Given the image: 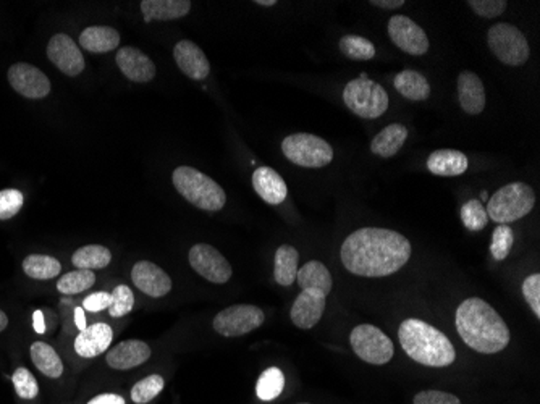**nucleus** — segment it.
<instances>
[{"instance_id":"48","label":"nucleus","mask_w":540,"mask_h":404,"mask_svg":"<svg viewBox=\"0 0 540 404\" xmlns=\"http://www.w3.org/2000/svg\"><path fill=\"white\" fill-rule=\"evenodd\" d=\"M75 322L76 325H78V329H86V322H84L83 309H76Z\"/></svg>"},{"instance_id":"51","label":"nucleus","mask_w":540,"mask_h":404,"mask_svg":"<svg viewBox=\"0 0 540 404\" xmlns=\"http://www.w3.org/2000/svg\"><path fill=\"white\" fill-rule=\"evenodd\" d=\"M480 197H482V201H488L487 191H482V195H480Z\"/></svg>"},{"instance_id":"16","label":"nucleus","mask_w":540,"mask_h":404,"mask_svg":"<svg viewBox=\"0 0 540 404\" xmlns=\"http://www.w3.org/2000/svg\"><path fill=\"white\" fill-rule=\"evenodd\" d=\"M117 67L130 82H149L156 78V65L149 57L136 47H121L115 57Z\"/></svg>"},{"instance_id":"37","label":"nucleus","mask_w":540,"mask_h":404,"mask_svg":"<svg viewBox=\"0 0 540 404\" xmlns=\"http://www.w3.org/2000/svg\"><path fill=\"white\" fill-rule=\"evenodd\" d=\"M461 220L468 230L479 232L484 230L488 224V216L486 207L479 199H471L461 207Z\"/></svg>"},{"instance_id":"3","label":"nucleus","mask_w":540,"mask_h":404,"mask_svg":"<svg viewBox=\"0 0 540 404\" xmlns=\"http://www.w3.org/2000/svg\"><path fill=\"white\" fill-rule=\"evenodd\" d=\"M398 338L406 354L422 366L447 367L457 360L455 348L445 333L419 319H406L400 325Z\"/></svg>"},{"instance_id":"5","label":"nucleus","mask_w":540,"mask_h":404,"mask_svg":"<svg viewBox=\"0 0 540 404\" xmlns=\"http://www.w3.org/2000/svg\"><path fill=\"white\" fill-rule=\"evenodd\" d=\"M535 206L533 188L526 183H510L500 188L496 195L488 197V217L500 225H508L526 217Z\"/></svg>"},{"instance_id":"49","label":"nucleus","mask_w":540,"mask_h":404,"mask_svg":"<svg viewBox=\"0 0 540 404\" xmlns=\"http://www.w3.org/2000/svg\"><path fill=\"white\" fill-rule=\"evenodd\" d=\"M8 327V317L4 311H0V332H4V330L7 329Z\"/></svg>"},{"instance_id":"34","label":"nucleus","mask_w":540,"mask_h":404,"mask_svg":"<svg viewBox=\"0 0 540 404\" xmlns=\"http://www.w3.org/2000/svg\"><path fill=\"white\" fill-rule=\"evenodd\" d=\"M94 284H96V274L92 270L76 269L59 278L57 290L62 294L72 296V294H78V293L90 290Z\"/></svg>"},{"instance_id":"27","label":"nucleus","mask_w":540,"mask_h":404,"mask_svg":"<svg viewBox=\"0 0 540 404\" xmlns=\"http://www.w3.org/2000/svg\"><path fill=\"white\" fill-rule=\"evenodd\" d=\"M406 138H408V130L401 123H391L389 127L383 128L379 135H375L371 144V150L375 156H381L383 159L393 158L398 150L403 148Z\"/></svg>"},{"instance_id":"15","label":"nucleus","mask_w":540,"mask_h":404,"mask_svg":"<svg viewBox=\"0 0 540 404\" xmlns=\"http://www.w3.org/2000/svg\"><path fill=\"white\" fill-rule=\"evenodd\" d=\"M131 280L140 292L150 298H162L172 290V278L149 261H140L133 265Z\"/></svg>"},{"instance_id":"28","label":"nucleus","mask_w":540,"mask_h":404,"mask_svg":"<svg viewBox=\"0 0 540 404\" xmlns=\"http://www.w3.org/2000/svg\"><path fill=\"white\" fill-rule=\"evenodd\" d=\"M31 361L39 372L49 379H61L63 375V362L61 356L53 350L51 344L44 341H34L30 348Z\"/></svg>"},{"instance_id":"50","label":"nucleus","mask_w":540,"mask_h":404,"mask_svg":"<svg viewBox=\"0 0 540 404\" xmlns=\"http://www.w3.org/2000/svg\"><path fill=\"white\" fill-rule=\"evenodd\" d=\"M275 0H256V5H263V7H272L275 5Z\"/></svg>"},{"instance_id":"18","label":"nucleus","mask_w":540,"mask_h":404,"mask_svg":"<svg viewBox=\"0 0 540 404\" xmlns=\"http://www.w3.org/2000/svg\"><path fill=\"white\" fill-rule=\"evenodd\" d=\"M113 332L104 322L92 323L80 330L75 338V351L78 356L91 360L104 354L112 343Z\"/></svg>"},{"instance_id":"17","label":"nucleus","mask_w":540,"mask_h":404,"mask_svg":"<svg viewBox=\"0 0 540 404\" xmlns=\"http://www.w3.org/2000/svg\"><path fill=\"white\" fill-rule=\"evenodd\" d=\"M173 59L181 72L196 82L206 80L210 73V63L199 45L191 41H180L173 49Z\"/></svg>"},{"instance_id":"30","label":"nucleus","mask_w":540,"mask_h":404,"mask_svg":"<svg viewBox=\"0 0 540 404\" xmlns=\"http://www.w3.org/2000/svg\"><path fill=\"white\" fill-rule=\"evenodd\" d=\"M395 90L410 101H426L430 96V84L419 72L403 70L395 76Z\"/></svg>"},{"instance_id":"23","label":"nucleus","mask_w":540,"mask_h":404,"mask_svg":"<svg viewBox=\"0 0 540 404\" xmlns=\"http://www.w3.org/2000/svg\"><path fill=\"white\" fill-rule=\"evenodd\" d=\"M189 10H191L189 0H143L141 2V12L146 23H150L152 20H158V22L178 20L187 16Z\"/></svg>"},{"instance_id":"52","label":"nucleus","mask_w":540,"mask_h":404,"mask_svg":"<svg viewBox=\"0 0 540 404\" xmlns=\"http://www.w3.org/2000/svg\"><path fill=\"white\" fill-rule=\"evenodd\" d=\"M301 404H308V403H301Z\"/></svg>"},{"instance_id":"35","label":"nucleus","mask_w":540,"mask_h":404,"mask_svg":"<svg viewBox=\"0 0 540 404\" xmlns=\"http://www.w3.org/2000/svg\"><path fill=\"white\" fill-rule=\"evenodd\" d=\"M340 51L352 61H371L375 57V45L369 39L354 34L340 39Z\"/></svg>"},{"instance_id":"31","label":"nucleus","mask_w":540,"mask_h":404,"mask_svg":"<svg viewBox=\"0 0 540 404\" xmlns=\"http://www.w3.org/2000/svg\"><path fill=\"white\" fill-rule=\"evenodd\" d=\"M22 267L26 277L33 280H51V278L59 277L62 272V264L53 255H26Z\"/></svg>"},{"instance_id":"29","label":"nucleus","mask_w":540,"mask_h":404,"mask_svg":"<svg viewBox=\"0 0 540 404\" xmlns=\"http://www.w3.org/2000/svg\"><path fill=\"white\" fill-rule=\"evenodd\" d=\"M298 263H300V253L296 247L290 245H284L275 253V267H274V278L282 286H292L296 282L298 275Z\"/></svg>"},{"instance_id":"11","label":"nucleus","mask_w":540,"mask_h":404,"mask_svg":"<svg viewBox=\"0 0 540 404\" xmlns=\"http://www.w3.org/2000/svg\"><path fill=\"white\" fill-rule=\"evenodd\" d=\"M188 257L195 272L210 284H224L232 277V265L220 255V251L210 245H195L189 249Z\"/></svg>"},{"instance_id":"9","label":"nucleus","mask_w":540,"mask_h":404,"mask_svg":"<svg viewBox=\"0 0 540 404\" xmlns=\"http://www.w3.org/2000/svg\"><path fill=\"white\" fill-rule=\"evenodd\" d=\"M350 343L360 360L374 366H383L391 361L395 354V348L391 338L375 325L362 323L353 329L350 335Z\"/></svg>"},{"instance_id":"19","label":"nucleus","mask_w":540,"mask_h":404,"mask_svg":"<svg viewBox=\"0 0 540 404\" xmlns=\"http://www.w3.org/2000/svg\"><path fill=\"white\" fill-rule=\"evenodd\" d=\"M325 296L319 293L303 290L292 306V322L301 330L313 329L323 319Z\"/></svg>"},{"instance_id":"20","label":"nucleus","mask_w":540,"mask_h":404,"mask_svg":"<svg viewBox=\"0 0 540 404\" xmlns=\"http://www.w3.org/2000/svg\"><path fill=\"white\" fill-rule=\"evenodd\" d=\"M149 344L144 343L141 340H128L113 346L111 351L107 352L105 361L109 367L115 370H128L133 367L143 366L146 361L150 358Z\"/></svg>"},{"instance_id":"6","label":"nucleus","mask_w":540,"mask_h":404,"mask_svg":"<svg viewBox=\"0 0 540 404\" xmlns=\"http://www.w3.org/2000/svg\"><path fill=\"white\" fill-rule=\"evenodd\" d=\"M346 107L361 119L374 120L382 117L389 109V94L379 82L369 80L368 75L352 80L343 91Z\"/></svg>"},{"instance_id":"44","label":"nucleus","mask_w":540,"mask_h":404,"mask_svg":"<svg viewBox=\"0 0 540 404\" xmlns=\"http://www.w3.org/2000/svg\"><path fill=\"white\" fill-rule=\"evenodd\" d=\"M414 404H461L459 398L445 393V391H436V390H428L420 391L414 397Z\"/></svg>"},{"instance_id":"10","label":"nucleus","mask_w":540,"mask_h":404,"mask_svg":"<svg viewBox=\"0 0 540 404\" xmlns=\"http://www.w3.org/2000/svg\"><path fill=\"white\" fill-rule=\"evenodd\" d=\"M263 309L251 304H236L220 311L214 317V330L222 337L236 338L259 329L264 323Z\"/></svg>"},{"instance_id":"45","label":"nucleus","mask_w":540,"mask_h":404,"mask_svg":"<svg viewBox=\"0 0 540 404\" xmlns=\"http://www.w3.org/2000/svg\"><path fill=\"white\" fill-rule=\"evenodd\" d=\"M109 304H111V293L105 292L92 293L83 301L84 309L90 313H101L107 309Z\"/></svg>"},{"instance_id":"26","label":"nucleus","mask_w":540,"mask_h":404,"mask_svg":"<svg viewBox=\"0 0 540 404\" xmlns=\"http://www.w3.org/2000/svg\"><path fill=\"white\" fill-rule=\"evenodd\" d=\"M119 44H121V34L111 26H90L80 36V45L88 53H111L115 51Z\"/></svg>"},{"instance_id":"39","label":"nucleus","mask_w":540,"mask_h":404,"mask_svg":"<svg viewBox=\"0 0 540 404\" xmlns=\"http://www.w3.org/2000/svg\"><path fill=\"white\" fill-rule=\"evenodd\" d=\"M135 306V294L128 288L127 284H119L111 293V304H109V314L112 317H123L130 314Z\"/></svg>"},{"instance_id":"2","label":"nucleus","mask_w":540,"mask_h":404,"mask_svg":"<svg viewBox=\"0 0 540 404\" xmlns=\"http://www.w3.org/2000/svg\"><path fill=\"white\" fill-rule=\"evenodd\" d=\"M461 340L480 354H496L510 343V329L496 309L480 298L463 301L457 309Z\"/></svg>"},{"instance_id":"33","label":"nucleus","mask_w":540,"mask_h":404,"mask_svg":"<svg viewBox=\"0 0 540 404\" xmlns=\"http://www.w3.org/2000/svg\"><path fill=\"white\" fill-rule=\"evenodd\" d=\"M285 389V375L278 367H269L265 369L257 385H256V395L261 401H274L275 398L282 395Z\"/></svg>"},{"instance_id":"4","label":"nucleus","mask_w":540,"mask_h":404,"mask_svg":"<svg viewBox=\"0 0 540 404\" xmlns=\"http://www.w3.org/2000/svg\"><path fill=\"white\" fill-rule=\"evenodd\" d=\"M173 187L189 204L206 212L224 209L226 191L206 173L193 167H178L172 175Z\"/></svg>"},{"instance_id":"13","label":"nucleus","mask_w":540,"mask_h":404,"mask_svg":"<svg viewBox=\"0 0 540 404\" xmlns=\"http://www.w3.org/2000/svg\"><path fill=\"white\" fill-rule=\"evenodd\" d=\"M8 82L14 90L28 99H44L53 90L51 80L30 63H15L8 70Z\"/></svg>"},{"instance_id":"38","label":"nucleus","mask_w":540,"mask_h":404,"mask_svg":"<svg viewBox=\"0 0 540 404\" xmlns=\"http://www.w3.org/2000/svg\"><path fill=\"white\" fill-rule=\"evenodd\" d=\"M12 383H14L16 395L22 399L31 401V399H36L39 397L38 380L26 367H18L16 369L14 375H12Z\"/></svg>"},{"instance_id":"47","label":"nucleus","mask_w":540,"mask_h":404,"mask_svg":"<svg viewBox=\"0 0 540 404\" xmlns=\"http://www.w3.org/2000/svg\"><path fill=\"white\" fill-rule=\"evenodd\" d=\"M371 4L375 5V7L389 8V10H393V8L403 7V5H405V0H372Z\"/></svg>"},{"instance_id":"21","label":"nucleus","mask_w":540,"mask_h":404,"mask_svg":"<svg viewBox=\"0 0 540 404\" xmlns=\"http://www.w3.org/2000/svg\"><path fill=\"white\" fill-rule=\"evenodd\" d=\"M458 99L461 109L469 115H479L486 109V88L473 72H461L458 76Z\"/></svg>"},{"instance_id":"8","label":"nucleus","mask_w":540,"mask_h":404,"mask_svg":"<svg viewBox=\"0 0 540 404\" xmlns=\"http://www.w3.org/2000/svg\"><path fill=\"white\" fill-rule=\"evenodd\" d=\"M488 47L496 53L497 59L510 65L521 67L529 59V44L525 34L510 23H497L487 34Z\"/></svg>"},{"instance_id":"32","label":"nucleus","mask_w":540,"mask_h":404,"mask_svg":"<svg viewBox=\"0 0 540 404\" xmlns=\"http://www.w3.org/2000/svg\"><path fill=\"white\" fill-rule=\"evenodd\" d=\"M112 261V253L101 245H88L76 249L72 255V264L76 269H104Z\"/></svg>"},{"instance_id":"14","label":"nucleus","mask_w":540,"mask_h":404,"mask_svg":"<svg viewBox=\"0 0 540 404\" xmlns=\"http://www.w3.org/2000/svg\"><path fill=\"white\" fill-rule=\"evenodd\" d=\"M47 57L62 73L67 76H78L83 73L84 57L80 47L68 34L59 33L53 36L47 44Z\"/></svg>"},{"instance_id":"40","label":"nucleus","mask_w":540,"mask_h":404,"mask_svg":"<svg viewBox=\"0 0 540 404\" xmlns=\"http://www.w3.org/2000/svg\"><path fill=\"white\" fill-rule=\"evenodd\" d=\"M515 243V233L508 225H498L494 235H492V245H490V253L494 255L496 261H505L510 255L511 247Z\"/></svg>"},{"instance_id":"43","label":"nucleus","mask_w":540,"mask_h":404,"mask_svg":"<svg viewBox=\"0 0 540 404\" xmlns=\"http://www.w3.org/2000/svg\"><path fill=\"white\" fill-rule=\"evenodd\" d=\"M523 296L526 303L533 309L535 317H540V275L534 274L527 277L523 284Z\"/></svg>"},{"instance_id":"24","label":"nucleus","mask_w":540,"mask_h":404,"mask_svg":"<svg viewBox=\"0 0 540 404\" xmlns=\"http://www.w3.org/2000/svg\"><path fill=\"white\" fill-rule=\"evenodd\" d=\"M469 162L463 152L455 149H439L428 159L429 172L437 177H458L468 170Z\"/></svg>"},{"instance_id":"36","label":"nucleus","mask_w":540,"mask_h":404,"mask_svg":"<svg viewBox=\"0 0 540 404\" xmlns=\"http://www.w3.org/2000/svg\"><path fill=\"white\" fill-rule=\"evenodd\" d=\"M166 387V380L162 375H149L143 380L136 383L131 389V399L135 404H146L158 397L159 393Z\"/></svg>"},{"instance_id":"1","label":"nucleus","mask_w":540,"mask_h":404,"mask_svg":"<svg viewBox=\"0 0 540 404\" xmlns=\"http://www.w3.org/2000/svg\"><path fill=\"white\" fill-rule=\"evenodd\" d=\"M342 263L358 277H389L411 257V243L387 228H361L342 245Z\"/></svg>"},{"instance_id":"7","label":"nucleus","mask_w":540,"mask_h":404,"mask_svg":"<svg viewBox=\"0 0 540 404\" xmlns=\"http://www.w3.org/2000/svg\"><path fill=\"white\" fill-rule=\"evenodd\" d=\"M282 150L290 162L306 168H323L331 164L333 159L331 144L323 138L309 133L286 136L282 142Z\"/></svg>"},{"instance_id":"41","label":"nucleus","mask_w":540,"mask_h":404,"mask_svg":"<svg viewBox=\"0 0 540 404\" xmlns=\"http://www.w3.org/2000/svg\"><path fill=\"white\" fill-rule=\"evenodd\" d=\"M23 197L22 191L18 189H4L0 191V220H10L15 217L16 214L22 210Z\"/></svg>"},{"instance_id":"12","label":"nucleus","mask_w":540,"mask_h":404,"mask_svg":"<svg viewBox=\"0 0 540 404\" xmlns=\"http://www.w3.org/2000/svg\"><path fill=\"white\" fill-rule=\"evenodd\" d=\"M389 36L393 44L403 53L420 57L429 51V38L426 31L418 23L405 15L391 16L389 22Z\"/></svg>"},{"instance_id":"46","label":"nucleus","mask_w":540,"mask_h":404,"mask_svg":"<svg viewBox=\"0 0 540 404\" xmlns=\"http://www.w3.org/2000/svg\"><path fill=\"white\" fill-rule=\"evenodd\" d=\"M88 404H127L125 403V398L117 395V393H102L98 397L92 398Z\"/></svg>"},{"instance_id":"25","label":"nucleus","mask_w":540,"mask_h":404,"mask_svg":"<svg viewBox=\"0 0 540 404\" xmlns=\"http://www.w3.org/2000/svg\"><path fill=\"white\" fill-rule=\"evenodd\" d=\"M296 280H298L301 290L319 293L325 298L332 292V286H333L331 272L319 261H309L308 264H304L301 269H298Z\"/></svg>"},{"instance_id":"42","label":"nucleus","mask_w":540,"mask_h":404,"mask_svg":"<svg viewBox=\"0 0 540 404\" xmlns=\"http://www.w3.org/2000/svg\"><path fill=\"white\" fill-rule=\"evenodd\" d=\"M468 5L473 8L479 16L496 18V16L502 15L508 4L505 0H469Z\"/></svg>"},{"instance_id":"22","label":"nucleus","mask_w":540,"mask_h":404,"mask_svg":"<svg viewBox=\"0 0 540 404\" xmlns=\"http://www.w3.org/2000/svg\"><path fill=\"white\" fill-rule=\"evenodd\" d=\"M253 187L259 197L270 206L282 204L288 196L285 180L270 167H259L253 173Z\"/></svg>"}]
</instances>
